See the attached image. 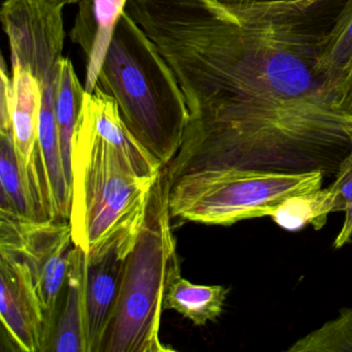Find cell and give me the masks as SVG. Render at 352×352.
Masks as SVG:
<instances>
[{
	"mask_svg": "<svg viewBox=\"0 0 352 352\" xmlns=\"http://www.w3.org/2000/svg\"><path fill=\"white\" fill-rule=\"evenodd\" d=\"M125 11L174 72L188 126L331 108L315 74L327 34L239 25L203 0H129Z\"/></svg>",
	"mask_w": 352,
	"mask_h": 352,
	"instance_id": "6da1fadb",
	"label": "cell"
},
{
	"mask_svg": "<svg viewBox=\"0 0 352 352\" xmlns=\"http://www.w3.org/2000/svg\"><path fill=\"white\" fill-rule=\"evenodd\" d=\"M157 177L138 174L80 112L71 158L69 222L75 246L89 259L115 247L129 254Z\"/></svg>",
	"mask_w": 352,
	"mask_h": 352,
	"instance_id": "7a4b0ae2",
	"label": "cell"
},
{
	"mask_svg": "<svg viewBox=\"0 0 352 352\" xmlns=\"http://www.w3.org/2000/svg\"><path fill=\"white\" fill-rule=\"evenodd\" d=\"M96 87L114 98L127 129L162 166L178 153L189 119L184 94L153 41L124 12Z\"/></svg>",
	"mask_w": 352,
	"mask_h": 352,
	"instance_id": "3957f363",
	"label": "cell"
},
{
	"mask_svg": "<svg viewBox=\"0 0 352 352\" xmlns=\"http://www.w3.org/2000/svg\"><path fill=\"white\" fill-rule=\"evenodd\" d=\"M170 180L160 170L143 226L125 257L116 306L100 352H168L160 340L164 298L181 276L168 208Z\"/></svg>",
	"mask_w": 352,
	"mask_h": 352,
	"instance_id": "277c9868",
	"label": "cell"
},
{
	"mask_svg": "<svg viewBox=\"0 0 352 352\" xmlns=\"http://www.w3.org/2000/svg\"><path fill=\"white\" fill-rule=\"evenodd\" d=\"M325 173L224 168L195 170L172 181L173 219L230 226L270 216L284 199L321 188Z\"/></svg>",
	"mask_w": 352,
	"mask_h": 352,
	"instance_id": "5b68a950",
	"label": "cell"
},
{
	"mask_svg": "<svg viewBox=\"0 0 352 352\" xmlns=\"http://www.w3.org/2000/svg\"><path fill=\"white\" fill-rule=\"evenodd\" d=\"M75 247L69 220H36L0 209V251L28 270L50 341Z\"/></svg>",
	"mask_w": 352,
	"mask_h": 352,
	"instance_id": "8992f818",
	"label": "cell"
},
{
	"mask_svg": "<svg viewBox=\"0 0 352 352\" xmlns=\"http://www.w3.org/2000/svg\"><path fill=\"white\" fill-rule=\"evenodd\" d=\"M12 63L11 118L14 141L22 168L45 219H54L48 177L38 141L40 84L18 61Z\"/></svg>",
	"mask_w": 352,
	"mask_h": 352,
	"instance_id": "52a82bcc",
	"label": "cell"
},
{
	"mask_svg": "<svg viewBox=\"0 0 352 352\" xmlns=\"http://www.w3.org/2000/svg\"><path fill=\"white\" fill-rule=\"evenodd\" d=\"M0 316L20 350L48 351L50 336L32 278L23 263L6 251H0Z\"/></svg>",
	"mask_w": 352,
	"mask_h": 352,
	"instance_id": "ba28073f",
	"label": "cell"
},
{
	"mask_svg": "<svg viewBox=\"0 0 352 352\" xmlns=\"http://www.w3.org/2000/svg\"><path fill=\"white\" fill-rule=\"evenodd\" d=\"M126 254L111 249L96 258L86 257L85 312L87 352H100L112 318Z\"/></svg>",
	"mask_w": 352,
	"mask_h": 352,
	"instance_id": "9c48e42d",
	"label": "cell"
},
{
	"mask_svg": "<svg viewBox=\"0 0 352 352\" xmlns=\"http://www.w3.org/2000/svg\"><path fill=\"white\" fill-rule=\"evenodd\" d=\"M129 0H81L69 38L86 57L84 87L96 90L102 63Z\"/></svg>",
	"mask_w": 352,
	"mask_h": 352,
	"instance_id": "30bf717a",
	"label": "cell"
},
{
	"mask_svg": "<svg viewBox=\"0 0 352 352\" xmlns=\"http://www.w3.org/2000/svg\"><path fill=\"white\" fill-rule=\"evenodd\" d=\"M85 277L86 254L75 247L48 351L87 352Z\"/></svg>",
	"mask_w": 352,
	"mask_h": 352,
	"instance_id": "8fae6325",
	"label": "cell"
},
{
	"mask_svg": "<svg viewBox=\"0 0 352 352\" xmlns=\"http://www.w3.org/2000/svg\"><path fill=\"white\" fill-rule=\"evenodd\" d=\"M0 209L13 212L22 217L46 220L20 162L13 129L0 131Z\"/></svg>",
	"mask_w": 352,
	"mask_h": 352,
	"instance_id": "7c38bea8",
	"label": "cell"
},
{
	"mask_svg": "<svg viewBox=\"0 0 352 352\" xmlns=\"http://www.w3.org/2000/svg\"><path fill=\"white\" fill-rule=\"evenodd\" d=\"M228 289L222 285L195 284L182 276L168 285L164 310H174L197 327H203L221 315Z\"/></svg>",
	"mask_w": 352,
	"mask_h": 352,
	"instance_id": "4fadbf2b",
	"label": "cell"
},
{
	"mask_svg": "<svg viewBox=\"0 0 352 352\" xmlns=\"http://www.w3.org/2000/svg\"><path fill=\"white\" fill-rule=\"evenodd\" d=\"M333 212H342V206L337 191L329 185L327 188L287 197L274 209L270 217L288 232H298L309 224L319 230Z\"/></svg>",
	"mask_w": 352,
	"mask_h": 352,
	"instance_id": "5bb4252c",
	"label": "cell"
},
{
	"mask_svg": "<svg viewBox=\"0 0 352 352\" xmlns=\"http://www.w3.org/2000/svg\"><path fill=\"white\" fill-rule=\"evenodd\" d=\"M352 63V0H347L325 38L315 74L331 100Z\"/></svg>",
	"mask_w": 352,
	"mask_h": 352,
	"instance_id": "9a60e30c",
	"label": "cell"
},
{
	"mask_svg": "<svg viewBox=\"0 0 352 352\" xmlns=\"http://www.w3.org/2000/svg\"><path fill=\"white\" fill-rule=\"evenodd\" d=\"M85 87L76 73L69 58L61 59L55 96V117L58 129L59 142L63 166L71 186L72 141L78 116L83 104Z\"/></svg>",
	"mask_w": 352,
	"mask_h": 352,
	"instance_id": "2e32d148",
	"label": "cell"
},
{
	"mask_svg": "<svg viewBox=\"0 0 352 352\" xmlns=\"http://www.w3.org/2000/svg\"><path fill=\"white\" fill-rule=\"evenodd\" d=\"M219 17L239 25L282 24L304 0H203Z\"/></svg>",
	"mask_w": 352,
	"mask_h": 352,
	"instance_id": "e0dca14e",
	"label": "cell"
},
{
	"mask_svg": "<svg viewBox=\"0 0 352 352\" xmlns=\"http://www.w3.org/2000/svg\"><path fill=\"white\" fill-rule=\"evenodd\" d=\"M287 352H352V309L294 342Z\"/></svg>",
	"mask_w": 352,
	"mask_h": 352,
	"instance_id": "ac0fdd59",
	"label": "cell"
},
{
	"mask_svg": "<svg viewBox=\"0 0 352 352\" xmlns=\"http://www.w3.org/2000/svg\"><path fill=\"white\" fill-rule=\"evenodd\" d=\"M331 186L337 191L341 201L342 212L345 213L343 226L338 234L333 247L342 248L352 236V137L351 149L340 162L336 170L335 180Z\"/></svg>",
	"mask_w": 352,
	"mask_h": 352,
	"instance_id": "d6986e66",
	"label": "cell"
},
{
	"mask_svg": "<svg viewBox=\"0 0 352 352\" xmlns=\"http://www.w3.org/2000/svg\"><path fill=\"white\" fill-rule=\"evenodd\" d=\"M331 109L352 124V63L331 100Z\"/></svg>",
	"mask_w": 352,
	"mask_h": 352,
	"instance_id": "ffe728a7",
	"label": "cell"
},
{
	"mask_svg": "<svg viewBox=\"0 0 352 352\" xmlns=\"http://www.w3.org/2000/svg\"><path fill=\"white\" fill-rule=\"evenodd\" d=\"M58 3H60L61 5L67 6V5H75V3H79L81 0H57Z\"/></svg>",
	"mask_w": 352,
	"mask_h": 352,
	"instance_id": "44dd1931",
	"label": "cell"
}]
</instances>
